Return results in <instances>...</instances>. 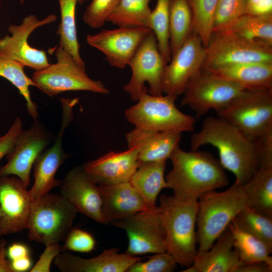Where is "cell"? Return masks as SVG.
<instances>
[{
    "label": "cell",
    "mask_w": 272,
    "mask_h": 272,
    "mask_svg": "<svg viewBox=\"0 0 272 272\" xmlns=\"http://www.w3.org/2000/svg\"><path fill=\"white\" fill-rule=\"evenodd\" d=\"M170 2L157 0L150 17V28L155 35L159 49L167 63L171 59L169 31Z\"/></svg>",
    "instance_id": "obj_35"
},
{
    "label": "cell",
    "mask_w": 272,
    "mask_h": 272,
    "mask_svg": "<svg viewBox=\"0 0 272 272\" xmlns=\"http://www.w3.org/2000/svg\"><path fill=\"white\" fill-rule=\"evenodd\" d=\"M247 207L242 186L235 182L226 190H211L199 196L196 225L198 252L209 249L237 214Z\"/></svg>",
    "instance_id": "obj_4"
},
{
    "label": "cell",
    "mask_w": 272,
    "mask_h": 272,
    "mask_svg": "<svg viewBox=\"0 0 272 272\" xmlns=\"http://www.w3.org/2000/svg\"><path fill=\"white\" fill-rule=\"evenodd\" d=\"M246 14H248L246 0H219L214 16L213 32Z\"/></svg>",
    "instance_id": "obj_37"
},
{
    "label": "cell",
    "mask_w": 272,
    "mask_h": 272,
    "mask_svg": "<svg viewBox=\"0 0 272 272\" xmlns=\"http://www.w3.org/2000/svg\"><path fill=\"white\" fill-rule=\"evenodd\" d=\"M84 2L85 0H58L61 20L56 34L60 38L59 46L71 54L77 63L86 70L85 63L80 53L76 21L77 4H82Z\"/></svg>",
    "instance_id": "obj_29"
},
{
    "label": "cell",
    "mask_w": 272,
    "mask_h": 272,
    "mask_svg": "<svg viewBox=\"0 0 272 272\" xmlns=\"http://www.w3.org/2000/svg\"><path fill=\"white\" fill-rule=\"evenodd\" d=\"M22 130V120L18 117L8 131L0 137V161L12 151L18 135Z\"/></svg>",
    "instance_id": "obj_42"
},
{
    "label": "cell",
    "mask_w": 272,
    "mask_h": 272,
    "mask_svg": "<svg viewBox=\"0 0 272 272\" xmlns=\"http://www.w3.org/2000/svg\"><path fill=\"white\" fill-rule=\"evenodd\" d=\"M72 121V118L69 115H62L60 128L54 143L41 152L33 164L34 181L29 190L32 203L61 184V181L55 179V174L69 157L62 148V138Z\"/></svg>",
    "instance_id": "obj_18"
},
{
    "label": "cell",
    "mask_w": 272,
    "mask_h": 272,
    "mask_svg": "<svg viewBox=\"0 0 272 272\" xmlns=\"http://www.w3.org/2000/svg\"><path fill=\"white\" fill-rule=\"evenodd\" d=\"M197 200L165 194L159 199L166 250L177 264L186 267L192 265L198 253L195 229Z\"/></svg>",
    "instance_id": "obj_3"
},
{
    "label": "cell",
    "mask_w": 272,
    "mask_h": 272,
    "mask_svg": "<svg viewBox=\"0 0 272 272\" xmlns=\"http://www.w3.org/2000/svg\"><path fill=\"white\" fill-rule=\"evenodd\" d=\"M192 15V30L206 47L213 31V19L219 0H188Z\"/></svg>",
    "instance_id": "obj_36"
},
{
    "label": "cell",
    "mask_w": 272,
    "mask_h": 272,
    "mask_svg": "<svg viewBox=\"0 0 272 272\" xmlns=\"http://www.w3.org/2000/svg\"><path fill=\"white\" fill-rule=\"evenodd\" d=\"M167 63L161 53L155 34L151 30L141 42L129 66L131 76L124 86L132 101H138L148 90L152 95H163L162 79Z\"/></svg>",
    "instance_id": "obj_9"
},
{
    "label": "cell",
    "mask_w": 272,
    "mask_h": 272,
    "mask_svg": "<svg viewBox=\"0 0 272 272\" xmlns=\"http://www.w3.org/2000/svg\"><path fill=\"white\" fill-rule=\"evenodd\" d=\"M216 113L257 142L272 133V89L246 90Z\"/></svg>",
    "instance_id": "obj_7"
},
{
    "label": "cell",
    "mask_w": 272,
    "mask_h": 272,
    "mask_svg": "<svg viewBox=\"0 0 272 272\" xmlns=\"http://www.w3.org/2000/svg\"><path fill=\"white\" fill-rule=\"evenodd\" d=\"M142 259L125 252L119 253V250L114 248L105 249L90 258L61 252L53 263L62 272H126L131 264Z\"/></svg>",
    "instance_id": "obj_21"
},
{
    "label": "cell",
    "mask_w": 272,
    "mask_h": 272,
    "mask_svg": "<svg viewBox=\"0 0 272 272\" xmlns=\"http://www.w3.org/2000/svg\"><path fill=\"white\" fill-rule=\"evenodd\" d=\"M30 254L28 247L23 243H14L7 248V256L10 261L30 256Z\"/></svg>",
    "instance_id": "obj_44"
},
{
    "label": "cell",
    "mask_w": 272,
    "mask_h": 272,
    "mask_svg": "<svg viewBox=\"0 0 272 272\" xmlns=\"http://www.w3.org/2000/svg\"><path fill=\"white\" fill-rule=\"evenodd\" d=\"M119 0H92L87 7L83 20L93 29L101 27L117 7Z\"/></svg>",
    "instance_id": "obj_38"
},
{
    "label": "cell",
    "mask_w": 272,
    "mask_h": 272,
    "mask_svg": "<svg viewBox=\"0 0 272 272\" xmlns=\"http://www.w3.org/2000/svg\"><path fill=\"white\" fill-rule=\"evenodd\" d=\"M27 188L16 176L0 177V236L27 229L32 205Z\"/></svg>",
    "instance_id": "obj_16"
},
{
    "label": "cell",
    "mask_w": 272,
    "mask_h": 272,
    "mask_svg": "<svg viewBox=\"0 0 272 272\" xmlns=\"http://www.w3.org/2000/svg\"><path fill=\"white\" fill-rule=\"evenodd\" d=\"M233 237L234 247L245 263L264 262L272 265V249L262 241L243 230L233 221L228 225Z\"/></svg>",
    "instance_id": "obj_30"
},
{
    "label": "cell",
    "mask_w": 272,
    "mask_h": 272,
    "mask_svg": "<svg viewBox=\"0 0 272 272\" xmlns=\"http://www.w3.org/2000/svg\"><path fill=\"white\" fill-rule=\"evenodd\" d=\"M147 28L118 27L88 34L89 45L101 51L109 64L118 69L128 65L142 41L151 31Z\"/></svg>",
    "instance_id": "obj_17"
},
{
    "label": "cell",
    "mask_w": 272,
    "mask_h": 272,
    "mask_svg": "<svg viewBox=\"0 0 272 272\" xmlns=\"http://www.w3.org/2000/svg\"><path fill=\"white\" fill-rule=\"evenodd\" d=\"M177 96H155L144 92L135 105L125 110L127 120L140 128L156 131L194 130L196 120L179 110L175 105Z\"/></svg>",
    "instance_id": "obj_5"
},
{
    "label": "cell",
    "mask_w": 272,
    "mask_h": 272,
    "mask_svg": "<svg viewBox=\"0 0 272 272\" xmlns=\"http://www.w3.org/2000/svg\"><path fill=\"white\" fill-rule=\"evenodd\" d=\"M102 197L103 223L149 210L146 202L129 182L99 185Z\"/></svg>",
    "instance_id": "obj_23"
},
{
    "label": "cell",
    "mask_w": 272,
    "mask_h": 272,
    "mask_svg": "<svg viewBox=\"0 0 272 272\" xmlns=\"http://www.w3.org/2000/svg\"><path fill=\"white\" fill-rule=\"evenodd\" d=\"M232 221L272 249V217L247 207L241 211Z\"/></svg>",
    "instance_id": "obj_34"
},
{
    "label": "cell",
    "mask_w": 272,
    "mask_h": 272,
    "mask_svg": "<svg viewBox=\"0 0 272 272\" xmlns=\"http://www.w3.org/2000/svg\"><path fill=\"white\" fill-rule=\"evenodd\" d=\"M213 33L231 35L253 43L272 46V14L244 15Z\"/></svg>",
    "instance_id": "obj_26"
},
{
    "label": "cell",
    "mask_w": 272,
    "mask_h": 272,
    "mask_svg": "<svg viewBox=\"0 0 272 272\" xmlns=\"http://www.w3.org/2000/svg\"><path fill=\"white\" fill-rule=\"evenodd\" d=\"M26 0H19V1L23 4Z\"/></svg>",
    "instance_id": "obj_50"
},
{
    "label": "cell",
    "mask_w": 272,
    "mask_h": 272,
    "mask_svg": "<svg viewBox=\"0 0 272 272\" xmlns=\"http://www.w3.org/2000/svg\"><path fill=\"white\" fill-rule=\"evenodd\" d=\"M63 247L59 242L45 245L44 251L39 259L32 266L30 272H49L52 262L56 256L63 251Z\"/></svg>",
    "instance_id": "obj_41"
},
{
    "label": "cell",
    "mask_w": 272,
    "mask_h": 272,
    "mask_svg": "<svg viewBox=\"0 0 272 272\" xmlns=\"http://www.w3.org/2000/svg\"><path fill=\"white\" fill-rule=\"evenodd\" d=\"M242 263L228 227L209 249L198 252L192 265L182 271L237 272Z\"/></svg>",
    "instance_id": "obj_24"
},
{
    "label": "cell",
    "mask_w": 272,
    "mask_h": 272,
    "mask_svg": "<svg viewBox=\"0 0 272 272\" xmlns=\"http://www.w3.org/2000/svg\"><path fill=\"white\" fill-rule=\"evenodd\" d=\"M140 164L138 150L130 148L122 152H109L82 167L98 185H106L129 182Z\"/></svg>",
    "instance_id": "obj_20"
},
{
    "label": "cell",
    "mask_w": 272,
    "mask_h": 272,
    "mask_svg": "<svg viewBox=\"0 0 272 272\" xmlns=\"http://www.w3.org/2000/svg\"><path fill=\"white\" fill-rule=\"evenodd\" d=\"M151 0H119L107 19L118 27L147 28L151 29Z\"/></svg>",
    "instance_id": "obj_32"
},
{
    "label": "cell",
    "mask_w": 272,
    "mask_h": 272,
    "mask_svg": "<svg viewBox=\"0 0 272 272\" xmlns=\"http://www.w3.org/2000/svg\"><path fill=\"white\" fill-rule=\"evenodd\" d=\"M111 224L126 232L128 244L125 253L135 256L166 251L159 207L113 221Z\"/></svg>",
    "instance_id": "obj_11"
},
{
    "label": "cell",
    "mask_w": 272,
    "mask_h": 272,
    "mask_svg": "<svg viewBox=\"0 0 272 272\" xmlns=\"http://www.w3.org/2000/svg\"><path fill=\"white\" fill-rule=\"evenodd\" d=\"M174 257L168 252L155 253L148 260L131 264L126 272H171L177 267Z\"/></svg>",
    "instance_id": "obj_39"
},
{
    "label": "cell",
    "mask_w": 272,
    "mask_h": 272,
    "mask_svg": "<svg viewBox=\"0 0 272 272\" xmlns=\"http://www.w3.org/2000/svg\"><path fill=\"white\" fill-rule=\"evenodd\" d=\"M24 66L19 62L0 55V77L10 82L19 90L26 102L27 111L33 120L39 117L38 108L31 97L29 87L36 84L25 74Z\"/></svg>",
    "instance_id": "obj_33"
},
{
    "label": "cell",
    "mask_w": 272,
    "mask_h": 272,
    "mask_svg": "<svg viewBox=\"0 0 272 272\" xmlns=\"http://www.w3.org/2000/svg\"><path fill=\"white\" fill-rule=\"evenodd\" d=\"M60 194L77 210L95 221L103 223L102 197L98 185L82 166L71 169L61 181Z\"/></svg>",
    "instance_id": "obj_19"
},
{
    "label": "cell",
    "mask_w": 272,
    "mask_h": 272,
    "mask_svg": "<svg viewBox=\"0 0 272 272\" xmlns=\"http://www.w3.org/2000/svg\"><path fill=\"white\" fill-rule=\"evenodd\" d=\"M170 159L172 168L166 176V188L179 198L197 200L203 193L228 184L224 168L210 153L185 151L179 146Z\"/></svg>",
    "instance_id": "obj_2"
},
{
    "label": "cell",
    "mask_w": 272,
    "mask_h": 272,
    "mask_svg": "<svg viewBox=\"0 0 272 272\" xmlns=\"http://www.w3.org/2000/svg\"><path fill=\"white\" fill-rule=\"evenodd\" d=\"M166 161L140 163L129 182L139 193L149 209L156 206L158 195L166 188L164 173Z\"/></svg>",
    "instance_id": "obj_27"
},
{
    "label": "cell",
    "mask_w": 272,
    "mask_h": 272,
    "mask_svg": "<svg viewBox=\"0 0 272 272\" xmlns=\"http://www.w3.org/2000/svg\"><path fill=\"white\" fill-rule=\"evenodd\" d=\"M260 0H246L247 8L251 6Z\"/></svg>",
    "instance_id": "obj_49"
},
{
    "label": "cell",
    "mask_w": 272,
    "mask_h": 272,
    "mask_svg": "<svg viewBox=\"0 0 272 272\" xmlns=\"http://www.w3.org/2000/svg\"><path fill=\"white\" fill-rule=\"evenodd\" d=\"M54 50L56 62L35 71L32 75L31 79L40 90L51 97L67 91L109 93L104 84L89 78L86 70L67 51L59 46Z\"/></svg>",
    "instance_id": "obj_8"
},
{
    "label": "cell",
    "mask_w": 272,
    "mask_h": 272,
    "mask_svg": "<svg viewBox=\"0 0 272 272\" xmlns=\"http://www.w3.org/2000/svg\"><path fill=\"white\" fill-rule=\"evenodd\" d=\"M96 245L93 236L79 228H72L65 239L63 250L88 253L93 251Z\"/></svg>",
    "instance_id": "obj_40"
},
{
    "label": "cell",
    "mask_w": 272,
    "mask_h": 272,
    "mask_svg": "<svg viewBox=\"0 0 272 272\" xmlns=\"http://www.w3.org/2000/svg\"><path fill=\"white\" fill-rule=\"evenodd\" d=\"M260 166H272V133L257 142Z\"/></svg>",
    "instance_id": "obj_43"
},
{
    "label": "cell",
    "mask_w": 272,
    "mask_h": 272,
    "mask_svg": "<svg viewBox=\"0 0 272 272\" xmlns=\"http://www.w3.org/2000/svg\"><path fill=\"white\" fill-rule=\"evenodd\" d=\"M246 90L234 83L201 70L187 84L181 105L189 106L199 118L210 110L219 111Z\"/></svg>",
    "instance_id": "obj_10"
},
{
    "label": "cell",
    "mask_w": 272,
    "mask_h": 272,
    "mask_svg": "<svg viewBox=\"0 0 272 272\" xmlns=\"http://www.w3.org/2000/svg\"><path fill=\"white\" fill-rule=\"evenodd\" d=\"M1 1L0 0V7H1Z\"/></svg>",
    "instance_id": "obj_51"
},
{
    "label": "cell",
    "mask_w": 272,
    "mask_h": 272,
    "mask_svg": "<svg viewBox=\"0 0 272 272\" xmlns=\"http://www.w3.org/2000/svg\"><path fill=\"white\" fill-rule=\"evenodd\" d=\"M57 17L51 14L42 20L34 15L25 17L21 24L10 25L6 35L0 40V55L21 63L34 71L43 69L49 65L46 52L32 47L28 42L29 36L37 28L53 23Z\"/></svg>",
    "instance_id": "obj_14"
},
{
    "label": "cell",
    "mask_w": 272,
    "mask_h": 272,
    "mask_svg": "<svg viewBox=\"0 0 272 272\" xmlns=\"http://www.w3.org/2000/svg\"><path fill=\"white\" fill-rule=\"evenodd\" d=\"M272 62V46L253 43L233 35L213 33L201 70L246 62Z\"/></svg>",
    "instance_id": "obj_12"
},
{
    "label": "cell",
    "mask_w": 272,
    "mask_h": 272,
    "mask_svg": "<svg viewBox=\"0 0 272 272\" xmlns=\"http://www.w3.org/2000/svg\"><path fill=\"white\" fill-rule=\"evenodd\" d=\"M78 213L60 193L45 194L32 203L27 228L29 239L45 245L65 240Z\"/></svg>",
    "instance_id": "obj_6"
},
{
    "label": "cell",
    "mask_w": 272,
    "mask_h": 272,
    "mask_svg": "<svg viewBox=\"0 0 272 272\" xmlns=\"http://www.w3.org/2000/svg\"><path fill=\"white\" fill-rule=\"evenodd\" d=\"M246 90L272 89V62H246L206 70Z\"/></svg>",
    "instance_id": "obj_25"
},
{
    "label": "cell",
    "mask_w": 272,
    "mask_h": 272,
    "mask_svg": "<svg viewBox=\"0 0 272 272\" xmlns=\"http://www.w3.org/2000/svg\"><path fill=\"white\" fill-rule=\"evenodd\" d=\"M53 140L52 133L39 119L34 120L28 128L19 134L13 150L7 156V163L0 168V177L16 176L28 187L36 158Z\"/></svg>",
    "instance_id": "obj_13"
},
{
    "label": "cell",
    "mask_w": 272,
    "mask_h": 272,
    "mask_svg": "<svg viewBox=\"0 0 272 272\" xmlns=\"http://www.w3.org/2000/svg\"><path fill=\"white\" fill-rule=\"evenodd\" d=\"M205 56L206 47L192 32L165 67L163 92L177 97L182 95L189 81L201 71Z\"/></svg>",
    "instance_id": "obj_15"
},
{
    "label": "cell",
    "mask_w": 272,
    "mask_h": 272,
    "mask_svg": "<svg viewBox=\"0 0 272 272\" xmlns=\"http://www.w3.org/2000/svg\"><path fill=\"white\" fill-rule=\"evenodd\" d=\"M242 186L249 207L272 217V166H260Z\"/></svg>",
    "instance_id": "obj_28"
},
{
    "label": "cell",
    "mask_w": 272,
    "mask_h": 272,
    "mask_svg": "<svg viewBox=\"0 0 272 272\" xmlns=\"http://www.w3.org/2000/svg\"><path fill=\"white\" fill-rule=\"evenodd\" d=\"M169 43L171 57L192 33V15L188 0H171Z\"/></svg>",
    "instance_id": "obj_31"
},
{
    "label": "cell",
    "mask_w": 272,
    "mask_h": 272,
    "mask_svg": "<svg viewBox=\"0 0 272 272\" xmlns=\"http://www.w3.org/2000/svg\"><path fill=\"white\" fill-rule=\"evenodd\" d=\"M11 272H26L32 267V260L30 256L20 259L10 260Z\"/></svg>",
    "instance_id": "obj_47"
},
{
    "label": "cell",
    "mask_w": 272,
    "mask_h": 272,
    "mask_svg": "<svg viewBox=\"0 0 272 272\" xmlns=\"http://www.w3.org/2000/svg\"><path fill=\"white\" fill-rule=\"evenodd\" d=\"M0 272H11L10 260L7 256L6 241H0Z\"/></svg>",
    "instance_id": "obj_48"
},
{
    "label": "cell",
    "mask_w": 272,
    "mask_h": 272,
    "mask_svg": "<svg viewBox=\"0 0 272 272\" xmlns=\"http://www.w3.org/2000/svg\"><path fill=\"white\" fill-rule=\"evenodd\" d=\"M248 14L264 16L272 14V0H260L247 8Z\"/></svg>",
    "instance_id": "obj_45"
},
{
    "label": "cell",
    "mask_w": 272,
    "mask_h": 272,
    "mask_svg": "<svg viewBox=\"0 0 272 272\" xmlns=\"http://www.w3.org/2000/svg\"><path fill=\"white\" fill-rule=\"evenodd\" d=\"M272 265L264 262L243 263L237 272H271Z\"/></svg>",
    "instance_id": "obj_46"
},
{
    "label": "cell",
    "mask_w": 272,
    "mask_h": 272,
    "mask_svg": "<svg viewBox=\"0 0 272 272\" xmlns=\"http://www.w3.org/2000/svg\"><path fill=\"white\" fill-rule=\"evenodd\" d=\"M181 132L156 131L134 127L126 133L125 139L128 148L138 150L140 163L164 161L170 158L179 146Z\"/></svg>",
    "instance_id": "obj_22"
},
{
    "label": "cell",
    "mask_w": 272,
    "mask_h": 272,
    "mask_svg": "<svg viewBox=\"0 0 272 272\" xmlns=\"http://www.w3.org/2000/svg\"><path fill=\"white\" fill-rule=\"evenodd\" d=\"M204 145L216 148L221 164L234 174L235 182L239 184L247 182L259 168L258 142L221 117H207L200 130L192 134V150H198Z\"/></svg>",
    "instance_id": "obj_1"
},
{
    "label": "cell",
    "mask_w": 272,
    "mask_h": 272,
    "mask_svg": "<svg viewBox=\"0 0 272 272\" xmlns=\"http://www.w3.org/2000/svg\"><path fill=\"white\" fill-rule=\"evenodd\" d=\"M86 1V0H85V1Z\"/></svg>",
    "instance_id": "obj_52"
}]
</instances>
